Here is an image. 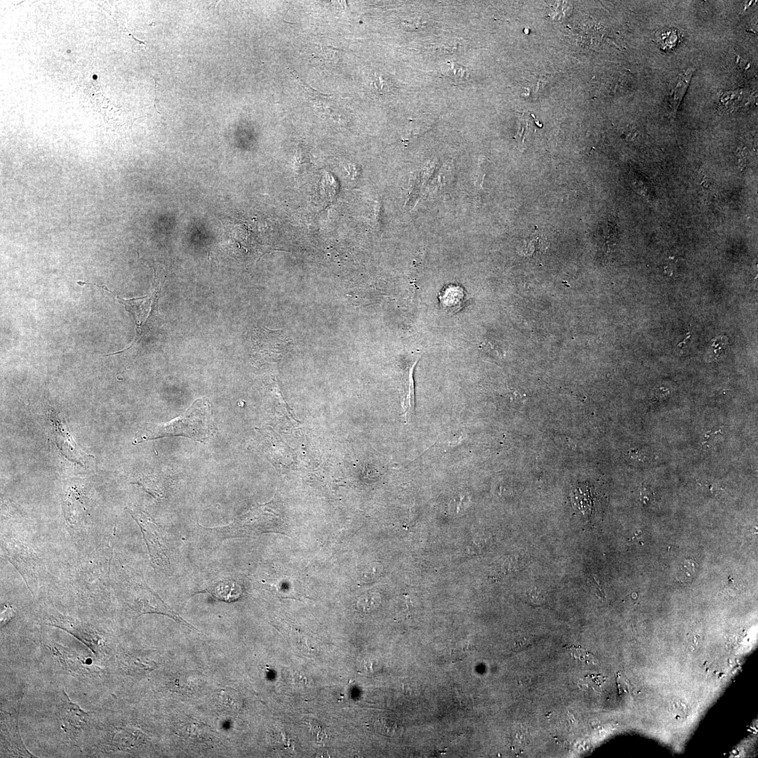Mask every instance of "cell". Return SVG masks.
<instances>
[{
  "label": "cell",
  "instance_id": "ffe728a7",
  "mask_svg": "<svg viewBox=\"0 0 758 758\" xmlns=\"http://www.w3.org/2000/svg\"><path fill=\"white\" fill-rule=\"evenodd\" d=\"M14 616H15L14 609H12L11 607H10V606L7 607L2 613V616H1V626L4 625L7 623H8V621H10L14 617Z\"/></svg>",
  "mask_w": 758,
  "mask_h": 758
},
{
  "label": "cell",
  "instance_id": "d6986e66",
  "mask_svg": "<svg viewBox=\"0 0 758 758\" xmlns=\"http://www.w3.org/2000/svg\"><path fill=\"white\" fill-rule=\"evenodd\" d=\"M698 564L693 559L685 560L680 566L679 577L682 580H686L693 577L698 569Z\"/></svg>",
  "mask_w": 758,
  "mask_h": 758
},
{
  "label": "cell",
  "instance_id": "e0dca14e",
  "mask_svg": "<svg viewBox=\"0 0 758 758\" xmlns=\"http://www.w3.org/2000/svg\"><path fill=\"white\" fill-rule=\"evenodd\" d=\"M375 724L376 730L383 735L392 736L398 732V724L390 717H380Z\"/></svg>",
  "mask_w": 758,
  "mask_h": 758
},
{
  "label": "cell",
  "instance_id": "5b68a950",
  "mask_svg": "<svg viewBox=\"0 0 758 758\" xmlns=\"http://www.w3.org/2000/svg\"><path fill=\"white\" fill-rule=\"evenodd\" d=\"M58 709L62 728L72 739L79 736L88 726L90 713L71 701L65 691L60 696Z\"/></svg>",
  "mask_w": 758,
  "mask_h": 758
},
{
  "label": "cell",
  "instance_id": "9a60e30c",
  "mask_svg": "<svg viewBox=\"0 0 758 758\" xmlns=\"http://www.w3.org/2000/svg\"><path fill=\"white\" fill-rule=\"evenodd\" d=\"M110 745L114 749H127L132 747L130 743H133L136 737L126 729L119 728L114 729L111 736Z\"/></svg>",
  "mask_w": 758,
  "mask_h": 758
},
{
  "label": "cell",
  "instance_id": "30bf717a",
  "mask_svg": "<svg viewBox=\"0 0 758 758\" xmlns=\"http://www.w3.org/2000/svg\"><path fill=\"white\" fill-rule=\"evenodd\" d=\"M695 71V67H690L679 74L674 85L668 93L666 110L667 116L672 121L675 119L677 109L686 93Z\"/></svg>",
  "mask_w": 758,
  "mask_h": 758
},
{
  "label": "cell",
  "instance_id": "ac0fdd59",
  "mask_svg": "<svg viewBox=\"0 0 758 758\" xmlns=\"http://www.w3.org/2000/svg\"><path fill=\"white\" fill-rule=\"evenodd\" d=\"M659 45L665 49H670L677 44L678 36L674 29H667L661 30L657 35Z\"/></svg>",
  "mask_w": 758,
  "mask_h": 758
},
{
  "label": "cell",
  "instance_id": "8fae6325",
  "mask_svg": "<svg viewBox=\"0 0 758 758\" xmlns=\"http://www.w3.org/2000/svg\"><path fill=\"white\" fill-rule=\"evenodd\" d=\"M218 600L232 602L238 600L242 595L241 587L234 580H224L216 583L206 591Z\"/></svg>",
  "mask_w": 758,
  "mask_h": 758
},
{
  "label": "cell",
  "instance_id": "277c9868",
  "mask_svg": "<svg viewBox=\"0 0 758 758\" xmlns=\"http://www.w3.org/2000/svg\"><path fill=\"white\" fill-rule=\"evenodd\" d=\"M128 597V605L138 613H154L168 616L175 621L187 627H192L182 620L178 614L170 609L162 599L152 590L138 583L131 585Z\"/></svg>",
  "mask_w": 758,
  "mask_h": 758
},
{
  "label": "cell",
  "instance_id": "52a82bcc",
  "mask_svg": "<svg viewBox=\"0 0 758 758\" xmlns=\"http://www.w3.org/2000/svg\"><path fill=\"white\" fill-rule=\"evenodd\" d=\"M51 649L58 657L64 668L72 674L83 677L98 675L99 667L92 665L88 658L81 656L73 650L60 645H56Z\"/></svg>",
  "mask_w": 758,
  "mask_h": 758
},
{
  "label": "cell",
  "instance_id": "3957f363",
  "mask_svg": "<svg viewBox=\"0 0 758 758\" xmlns=\"http://www.w3.org/2000/svg\"><path fill=\"white\" fill-rule=\"evenodd\" d=\"M128 512L141 529L153 564L163 571L169 570L168 550L162 531L145 512L139 510H128Z\"/></svg>",
  "mask_w": 758,
  "mask_h": 758
},
{
  "label": "cell",
  "instance_id": "7a4b0ae2",
  "mask_svg": "<svg viewBox=\"0 0 758 758\" xmlns=\"http://www.w3.org/2000/svg\"><path fill=\"white\" fill-rule=\"evenodd\" d=\"M22 698V693L1 707V746L15 757H34L24 745L20 734L18 720Z\"/></svg>",
  "mask_w": 758,
  "mask_h": 758
},
{
  "label": "cell",
  "instance_id": "4fadbf2b",
  "mask_svg": "<svg viewBox=\"0 0 758 758\" xmlns=\"http://www.w3.org/2000/svg\"><path fill=\"white\" fill-rule=\"evenodd\" d=\"M120 662L122 668L131 674L142 673L156 667L154 662L136 654L125 655L121 658Z\"/></svg>",
  "mask_w": 758,
  "mask_h": 758
},
{
  "label": "cell",
  "instance_id": "ba28073f",
  "mask_svg": "<svg viewBox=\"0 0 758 758\" xmlns=\"http://www.w3.org/2000/svg\"><path fill=\"white\" fill-rule=\"evenodd\" d=\"M420 357V353H413L410 356L407 366L402 376L401 406L406 421L411 420L415 410V392L413 372Z\"/></svg>",
  "mask_w": 758,
  "mask_h": 758
},
{
  "label": "cell",
  "instance_id": "6da1fadb",
  "mask_svg": "<svg viewBox=\"0 0 758 758\" xmlns=\"http://www.w3.org/2000/svg\"><path fill=\"white\" fill-rule=\"evenodd\" d=\"M212 411L206 399L196 400L182 416L164 425L145 424L136 434L133 444L163 438L183 436L204 442L213 432Z\"/></svg>",
  "mask_w": 758,
  "mask_h": 758
},
{
  "label": "cell",
  "instance_id": "9c48e42d",
  "mask_svg": "<svg viewBox=\"0 0 758 758\" xmlns=\"http://www.w3.org/2000/svg\"><path fill=\"white\" fill-rule=\"evenodd\" d=\"M280 330L272 331L261 328L255 331L253 340L254 348L260 354H281L286 351L289 342Z\"/></svg>",
  "mask_w": 758,
  "mask_h": 758
},
{
  "label": "cell",
  "instance_id": "2e32d148",
  "mask_svg": "<svg viewBox=\"0 0 758 758\" xmlns=\"http://www.w3.org/2000/svg\"><path fill=\"white\" fill-rule=\"evenodd\" d=\"M443 74L455 83L465 81L469 74L466 67L456 62H447L442 68Z\"/></svg>",
  "mask_w": 758,
  "mask_h": 758
},
{
  "label": "cell",
  "instance_id": "7c38bea8",
  "mask_svg": "<svg viewBox=\"0 0 758 758\" xmlns=\"http://www.w3.org/2000/svg\"><path fill=\"white\" fill-rule=\"evenodd\" d=\"M439 300L444 309L448 312H456L467 300L464 290L458 286L446 287L439 294Z\"/></svg>",
  "mask_w": 758,
  "mask_h": 758
},
{
  "label": "cell",
  "instance_id": "8992f818",
  "mask_svg": "<svg viewBox=\"0 0 758 758\" xmlns=\"http://www.w3.org/2000/svg\"><path fill=\"white\" fill-rule=\"evenodd\" d=\"M47 624L71 634L88 646L96 656L100 654L104 649V639L95 631L77 620L61 616H52Z\"/></svg>",
  "mask_w": 758,
  "mask_h": 758
},
{
  "label": "cell",
  "instance_id": "5bb4252c",
  "mask_svg": "<svg viewBox=\"0 0 758 758\" xmlns=\"http://www.w3.org/2000/svg\"><path fill=\"white\" fill-rule=\"evenodd\" d=\"M752 93L745 89L725 92L720 98L721 103L729 110L744 107L752 99Z\"/></svg>",
  "mask_w": 758,
  "mask_h": 758
}]
</instances>
